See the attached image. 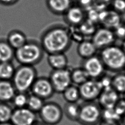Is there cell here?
<instances>
[{"mask_svg": "<svg viewBox=\"0 0 125 125\" xmlns=\"http://www.w3.org/2000/svg\"><path fill=\"white\" fill-rule=\"evenodd\" d=\"M113 4L115 9L119 11L122 12L125 10V0H114Z\"/></svg>", "mask_w": 125, "mask_h": 125, "instance_id": "d590c367", "label": "cell"}, {"mask_svg": "<svg viewBox=\"0 0 125 125\" xmlns=\"http://www.w3.org/2000/svg\"><path fill=\"white\" fill-rule=\"evenodd\" d=\"M102 109L94 102H84L80 105L77 120L82 125H98L102 121Z\"/></svg>", "mask_w": 125, "mask_h": 125, "instance_id": "5b68a950", "label": "cell"}, {"mask_svg": "<svg viewBox=\"0 0 125 125\" xmlns=\"http://www.w3.org/2000/svg\"><path fill=\"white\" fill-rule=\"evenodd\" d=\"M18 0H0V3L4 5H10L14 3Z\"/></svg>", "mask_w": 125, "mask_h": 125, "instance_id": "f35d334b", "label": "cell"}, {"mask_svg": "<svg viewBox=\"0 0 125 125\" xmlns=\"http://www.w3.org/2000/svg\"><path fill=\"white\" fill-rule=\"evenodd\" d=\"M120 98V94L110 87L102 90L97 99L98 104L102 109L113 108Z\"/></svg>", "mask_w": 125, "mask_h": 125, "instance_id": "4fadbf2b", "label": "cell"}, {"mask_svg": "<svg viewBox=\"0 0 125 125\" xmlns=\"http://www.w3.org/2000/svg\"><path fill=\"white\" fill-rule=\"evenodd\" d=\"M81 34L84 36H92L97 29L96 23L88 20H85L79 26Z\"/></svg>", "mask_w": 125, "mask_h": 125, "instance_id": "83f0119b", "label": "cell"}, {"mask_svg": "<svg viewBox=\"0 0 125 125\" xmlns=\"http://www.w3.org/2000/svg\"><path fill=\"white\" fill-rule=\"evenodd\" d=\"M80 109V105L77 103H66L62 108L63 113L70 120L77 121Z\"/></svg>", "mask_w": 125, "mask_h": 125, "instance_id": "7402d4cb", "label": "cell"}, {"mask_svg": "<svg viewBox=\"0 0 125 125\" xmlns=\"http://www.w3.org/2000/svg\"><path fill=\"white\" fill-rule=\"evenodd\" d=\"M37 121L36 113L27 107L14 108L10 120L13 125H33Z\"/></svg>", "mask_w": 125, "mask_h": 125, "instance_id": "7c38bea8", "label": "cell"}, {"mask_svg": "<svg viewBox=\"0 0 125 125\" xmlns=\"http://www.w3.org/2000/svg\"><path fill=\"white\" fill-rule=\"evenodd\" d=\"M28 95L25 92H17L11 102L15 108L27 107Z\"/></svg>", "mask_w": 125, "mask_h": 125, "instance_id": "f546056e", "label": "cell"}, {"mask_svg": "<svg viewBox=\"0 0 125 125\" xmlns=\"http://www.w3.org/2000/svg\"><path fill=\"white\" fill-rule=\"evenodd\" d=\"M124 70H125V69H124Z\"/></svg>", "mask_w": 125, "mask_h": 125, "instance_id": "f6af8a7d", "label": "cell"}, {"mask_svg": "<svg viewBox=\"0 0 125 125\" xmlns=\"http://www.w3.org/2000/svg\"><path fill=\"white\" fill-rule=\"evenodd\" d=\"M42 122L46 125H56L62 120L63 113L62 108L54 102H45L39 112Z\"/></svg>", "mask_w": 125, "mask_h": 125, "instance_id": "8992f818", "label": "cell"}, {"mask_svg": "<svg viewBox=\"0 0 125 125\" xmlns=\"http://www.w3.org/2000/svg\"><path fill=\"white\" fill-rule=\"evenodd\" d=\"M72 83L78 86L90 79L82 67H77L71 70Z\"/></svg>", "mask_w": 125, "mask_h": 125, "instance_id": "603a6c76", "label": "cell"}, {"mask_svg": "<svg viewBox=\"0 0 125 125\" xmlns=\"http://www.w3.org/2000/svg\"><path fill=\"white\" fill-rule=\"evenodd\" d=\"M117 113L122 118L125 115V99L121 98L114 107Z\"/></svg>", "mask_w": 125, "mask_h": 125, "instance_id": "1f68e13d", "label": "cell"}, {"mask_svg": "<svg viewBox=\"0 0 125 125\" xmlns=\"http://www.w3.org/2000/svg\"><path fill=\"white\" fill-rule=\"evenodd\" d=\"M44 52L40 42L28 40L24 45L15 50L14 59L21 65L34 66L42 60Z\"/></svg>", "mask_w": 125, "mask_h": 125, "instance_id": "7a4b0ae2", "label": "cell"}, {"mask_svg": "<svg viewBox=\"0 0 125 125\" xmlns=\"http://www.w3.org/2000/svg\"><path fill=\"white\" fill-rule=\"evenodd\" d=\"M113 31L116 40H120L122 41L125 40V25L124 26L121 24Z\"/></svg>", "mask_w": 125, "mask_h": 125, "instance_id": "836d02e7", "label": "cell"}, {"mask_svg": "<svg viewBox=\"0 0 125 125\" xmlns=\"http://www.w3.org/2000/svg\"><path fill=\"white\" fill-rule=\"evenodd\" d=\"M80 4L81 5L87 7L88 9H90L92 7V0H78Z\"/></svg>", "mask_w": 125, "mask_h": 125, "instance_id": "8d00e7d4", "label": "cell"}, {"mask_svg": "<svg viewBox=\"0 0 125 125\" xmlns=\"http://www.w3.org/2000/svg\"><path fill=\"white\" fill-rule=\"evenodd\" d=\"M13 110L7 103L0 102V123L10 122Z\"/></svg>", "mask_w": 125, "mask_h": 125, "instance_id": "f1b7e54d", "label": "cell"}, {"mask_svg": "<svg viewBox=\"0 0 125 125\" xmlns=\"http://www.w3.org/2000/svg\"><path fill=\"white\" fill-rule=\"evenodd\" d=\"M33 125H46L45 124H44V123H43L42 122H38V121Z\"/></svg>", "mask_w": 125, "mask_h": 125, "instance_id": "7bdbcfd3", "label": "cell"}, {"mask_svg": "<svg viewBox=\"0 0 125 125\" xmlns=\"http://www.w3.org/2000/svg\"><path fill=\"white\" fill-rule=\"evenodd\" d=\"M15 70L12 62H0V80L11 81Z\"/></svg>", "mask_w": 125, "mask_h": 125, "instance_id": "d4e9b609", "label": "cell"}, {"mask_svg": "<svg viewBox=\"0 0 125 125\" xmlns=\"http://www.w3.org/2000/svg\"><path fill=\"white\" fill-rule=\"evenodd\" d=\"M112 76L104 73L101 77L98 79L103 89L112 87Z\"/></svg>", "mask_w": 125, "mask_h": 125, "instance_id": "d6a6232c", "label": "cell"}, {"mask_svg": "<svg viewBox=\"0 0 125 125\" xmlns=\"http://www.w3.org/2000/svg\"><path fill=\"white\" fill-rule=\"evenodd\" d=\"M122 118L117 113L114 107L102 109V121L110 122H121Z\"/></svg>", "mask_w": 125, "mask_h": 125, "instance_id": "4dcf8cb0", "label": "cell"}, {"mask_svg": "<svg viewBox=\"0 0 125 125\" xmlns=\"http://www.w3.org/2000/svg\"><path fill=\"white\" fill-rule=\"evenodd\" d=\"M0 125H13L10 122L0 123Z\"/></svg>", "mask_w": 125, "mask_h": 125, "instance_id": "60d3db41", "label": "cell"}, {"mask_svg": "<svg viewBox=\"0 0 125 125\" xmlns=\"http://www.w3.org/2000/svg\"><path fill=\"white\" fill-rule=\"evenodd\" d=\"M44 103V100L33 94H31L28 95L27 107L37 113L40 111Z\"/></svg>", "mask_w": 125, "mask_h": 125, "instance_id": "4316f807", "label": "cell"}, {"mask_svg": "<svg viewBox=\"0 0 125 125\" xmlns=\"http://www.w3.org/2000/svg\"><path fill=\"white\" fill-rule=\"evenodd\" d=\"M121 47H122V49L123 50V51H124V52L125 53V40H124V41H122V44L121 45Z\"/></svg>", "mask_w": 125, "mask_h": 125, "instance_id": "ab89813d", "label": "cell"}, {"mask_svg": "<svg viewBox=\"0 0 125 125\" xmlns=\"http://www.w3.org/2000/svg\"><path fill=\"white\" fill-rule=\"evenodd\" d=\"M72 40L67 29L56 26L47 29L42 35L40 43L48 54L64 53L71 46Z\"/></svg>", "mask_w": 125, "mask_h": 125, "instance_id": "6da1fadb", "label": "cell"}, {"mask_svg": "<svg viewBox=\"0 0 125 125\" xmlns=\"http://www.w3.org/2000/svg\"><path fill=\"white\" fill-rule=\"evenodd\" d=\"M99 56L106 70L117 73L125 68V53L121 46L113 44L106 47L100 50Z\"/></svg>", "mask_w": 125, "mask_h": 125, "instance_id": "3957f363", "label": "cell"}, {"mask_svg": "<svg viewBox=\"0 0 125 125\" xmlns=\"http://www.w3.org/2000/svg\"><path fill=\"white\" fill-rule=\"evenodd\" d=\"M99 22L103 27L113 30L121 24L119 14L114 10H104L99 13Z\"/></svg>", "mask_w": 125, "mask_h": 125, "instance_id": "5bb4252c", "label": "cell"}, {"mask_svg": "<svg viewBox=\"0 0 125 125\" xmlns=\"http://www.w3.org/2000/svg\"><path fill=\"white\" fill-rule=\"evenodd\" d=\"M122 72L117 73L113 76L111 82L112 87L120 94L125 93V72Z\"/></svg>", "mask_w": 125, "mask_h": 125, "instance_id": "484cf974", "label": "cell"}, {"mask_svg": "<svg viewBox=\"0 0 125 125\" xmlns=\"http://www.w3.org/2000/svg\"><path fill=\"white\" fill-rule=\"evenodd\" d=\"M62 94L66 103H77L81 99L79 87L74 84L68 86Z\"/></svg>", "mask_w": 125, "mask_h": 125, "instance_id": "cb8c5ba5", "label": "cell"}, {"mask_svg": "<svg viewBox=\"0 0 125 125\" xmlns=\"http://www.w3.org/2000/svg\"><path fill=\"white\" fill-rule=\"evenodd\" d=\"M65 15L66 21L72 26H79L85 20L84 11L79 6H71Z\"/></svg>", "mask_w": 125, "mask_h": 125, "instance_id": "9a60e30c", "label": "cell"}, {"mask_svg": "<svg viewBox=\"0 0 125 125\" xmlns=\"http://www.w3.org/2000/svg\"><path fill=\"white\" fill-rule=\"evenodd\" d=\"M37 76L34 66L20 64L16 68L11 81L17 92L27 93L30 90Z\"/></svg>", "mask_w": 125, "mask_h": 125, "instance_id": "277c9868", "label": "cell"}, {"mask_svg": "<svg viewBox=\"0 0 125 125\" xmlns=\"http://www.w3.org/2000/svg\"><path fill=\"white\" fill-rule=\"evenodd\" d=\"M16 92L11 81L0 80V102H11Z\"/></svg>", "mask_w": 125, "mask_h": 125, "instance_id": "2e32d148", "label": "cell"}, {"mask_svg": "<svg viewBox=\"0 0 125 125\" xmlns=\"http://www.w3.org/2000/svg\"><path fill=\"white\" fill-rule=\"evenodd\" d=\"M121 122L122 123V125H125V115L122 117L121 120Z\"/></svg>", "mask_w": 125, "mask_h": 125, "instance_id": "b9f144b4", "label": "cell"}, {"mask_svg": "<svg viewBox=\"0 0 125 125\" xmlns=\"http://www.w3.org/2000/svg\"><path fill=\"white\" fill-rule=\"evenodd\" d=\"M6 41L12 47L16 50L24 45L28 40L26 35L22 32L14 30L8 33Z\"/></svg>", "mask_w": 125, "mask_h": 125, "instance_id": "d6986e66", "label": "cell"}, {"mask_svg": "<svg viewBox=\"0 0 125 125\" xmlns=\"http://www.w3.org/2000/svg\"><path fill=\"white\" fill-rule=\"evenodd\" d=\"M47 61L52 70L63 69L68 67V59L64 53L48 54Z\"/></svg>", "mask_w": 125, "mask_h": 125, "instance_id": "ac0fdd59", "label": "cell"}, {"mask_svg": "<svg viewBox=\"0 0 125 125\" xmlns=\"http://www.w3.org/2000/svg\"><path fill=\"white\" fill-rule=\"evenodd\" d=\"M30 91L44 101L50 98L55 92L49 78L38 77L33 84Z\"/></svg>", "mask_w": 125, "mask_h": 125, "instance_id": "8fae6325", "label": "cell"}, {"mask_svg": "<svg viewBox=\"0 0 125 125\" xmlns=\"http://www.w3.org/2000/svg\"><path fill=\"white\" fill-rule=\"evenodd\" d=\"M98 125H121L118 122H110L101 121Z\"/></svg>", "mask_w": 125, "mask_h": 125, "instance_id": "74e56055", "label": "cell"}, {"mask_svg": "<svg viewBox=\"0 0 125 125\" xmlns=\"http://www.w3.org/2000/svg\"><path fill=\"white\" fill-rule=\"evenodd\" d=\"M98 51L92 41L89 40H83L80 42L77 48L78 54L83 59L96 55Z\"/></svg>", "mask_w": 125, "mask_h": 125, "instance_id": "e0dca14e", "label": "cell"}, {"mask_svg": "<svg viewBox=\"0 0 125 125\" xmlns=\"http://www.w3.org/2000/svg\"><path fill=\"white\" fill-rule=\"evenodd\" d=\"M49 79L55 92L62 93L72 84L71 70L68 68L63 69L52 70L50 73Z\"/></svg>", "mask_w": 125, "mask_h": 125, "instance_id": "52a82bcc", "label": "cell"}, {"mask_svg": "<svg viewBox=\"0 0 125 125\" xmlns=\"http://www.w3.org/2000/svg\"><path fill=\"white\" fill-rule=\"evenodd\" d=\"M99 13L96 9L91 7L88 9V20L91 21L95 23L99 22Z\"/></svg>", "mask_w": 125, "mask_h": 125, "instance_id": "e575fe53", "label": "cell"}, {"mask_svg": "<svg viewBox=\"0 0 125 125\" xmlns=\"http://www.w3.org/2000/svg\"><path fill=\"white\" fill-rule=\"evenodd\" d=\"M98 50L114 44L116 39L112 30L103 27L96 30L91 40Z\"/></svg>", "mask_w": 125, "mask_h": 125, "instance_id": "30bf717a", "label": "cell"}, {"mask_svg": "<svg viewBox=\"0 0 125 125\" xmlns=\"http://www.w3.org/2000/svg\"><path fill=\"white\" fill-rule=\"evenodd\" d=\"M82 67L90 79H98L104 73L105 68L99 55H95L87 59H83Z\"/></svg>", "mask_w": 125, "mask_h": 125, "instance_id": "9c48e42d", "label": "cell"}, {"mask_svg": "<svg viewBox=\"0 0 125 125\" xmlns=\"http://www.w3.org/2000/svg\"><path fill=\"white\" fill-rule=\"evenodd\" d=\"M123 98L125 99V93L123 94Z\"/></svg>", "mask_w": 125, "mask_h": 125, "instance_id": "ee69618b", "label": "cell"}, {"mask_svg": "<svg viewBox=\"0 0 125 125\" xmlns=\"http://www.w3.org/2000/svg\"><path fill=\"white\" fill-rule=\"evenodd\" d=\"M78 87L81 99L84 102H94L103 90L98 79H89Z\"/></svg>", "mask_w": 125, "mask_h": 125, "instance_id": "ba28073f", "label": "cell"}, {"mask_svg": "<svg viewBox=\"0 0 125 125\" xmlns=\"http://www.w3.org/2000/svg\"><path fill=\"white\" fill-rule=\"evenodd\" d=\"M49 8L58 14H63L71 6V0H47Z\"/></svg>", "mask_w": 125, "mask_h": 125, "instance_id": "ffe728a7", "label": "cell"}, {"mask_svg": "<svg viewBox=\"0 0 125 125\" xmlns=\"http://www.w3.org/2000/svg\"><path fill=\"white\" fill-rule=\"evenodd\" d=\"M15 52L6 40H0V62H12L15 58Z\"/></svg>", "mask_w": 125, "mask_h": 125, "instance_id": "44dd1931", "label": "cell"}]
</instances>
